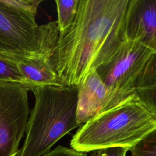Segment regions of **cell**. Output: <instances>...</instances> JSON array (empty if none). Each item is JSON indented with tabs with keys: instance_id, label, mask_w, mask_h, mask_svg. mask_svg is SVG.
Listing matches in <instances>:
<instances>
[{
	"instance_id": "1",
	"label": "cell",
	"mask_w": 156,
	"mask_h": 156,
	"mask_svg": "<svg viewBox=\"0 0 156 156\" xmlns=\"http://www.w3.org/2000/svg\"><path fill=\"white\" fill-rule=\"evenodd\" d=\"M129 0H80L73 24L59 34L49 63L66 86H78L126 40Z\"/></svg>"
},
{
	"instance_id": "2",
	"label": "cell",
	"mask_w": 156,
	"mask_h": 156,
	"mask_svg": "<svg viewBox=\"0 0 156 156\" xmlns=\"http://www.w3.org/2000/svg\"><path fill=\"white\" fill-rule=\"evenodd\" d=\"M31 91L35 102L18 156H41L79 126L77 122V86H36Z\"/></svg>"
},
{
	"instance_id": "3",
	"label": "cell",
	"mask_w": 156,
	"mask_h": 156,
	"mask_svg": "<svg viewBox=\"0 0 156 156\" xmlns=\"http://www.w3.org/2000/svg\"><path fill=\"white\" fill-rule=\"evenodd\" d=\"M156 129V118L135 95L82 124L71 148L83 152L110 147H132Z\"/></svg>"
},
{
	"instance_id": "4",
	"label": "cell",
	"mask_w": 156,
	"mask_h": 156,
	"mask_svg": "<svg viewBox=\"0 0 156 156\" xmlns=\"http://www.w3.org/2000/svg\"><path fill=\"white\" fill-rule=\"evenodd\" d=\"M35 16L0 0L1 32L30 58L50 57L59 37L57 22L39 26Z\"/></svg>"
},
{
	"instance_id": "5",
	"label": "cell",
	"mask_w": 156,
	"mask_h": 156,
	"mask_svg": "<svg viewBox=\"0 0 156 156\" xmlns=\"http://www.w3.org/2000/svg\"><path fill=\"white\" fill-rule=\"evenodd\" d=\"M153 52L126 38L116 51L95 69L106 87L122 100L133 96V83Z\"/></svg>"
},
{
	"instance_id": "6",
	"label": "cell",
	"mask_w": 156,
	"mask_h": 156,
	"mask_svg": "<svg viewBox=\"0 0 156 156\" xmlns=\"http://www.w3.org/2000/svg\"><path fill=\"white\" fill-rule=\"evenodd\" d=\"M28 90L21 85L0 83V156H18L29 116Z\"/></svg>"
},
{
	"instance_id": "7",
	"label": "cell",
	"mask_w": 156,
	"mask_h": 156,
	"mask_svg": "<svg viewBox=\"0 0 156 156\" xmlns=\"http://www.w3.org/2000/svg\"><path fill=\"white\" fill-rule=\"evenodd\" d=\"M77 88V122L79 126L124 101L106 87L95 69L90 71Z\"/></svg>"
},
{
	"instance_id": "8",
	"label": "cell",
	"mask_w": 156,
	"mask_h": 156,
	"mask_svg": "<svg viewBox=\"0 0 156 156\" xmlns=\"http://www.w3.org/2000/svg\"><path fill=\"white\" fill-rule=\"evenodd\" d=\"M127 40L156 52V0H129L124 19Z\"/></svg>"
},
{
	"instance_id": "9",
	"label": "cell",
	"mask_w": 156,
	"mask_h": 156,
	"mask_svg": "<svg viewBox=\"0 0 156 156\" xmlns=\"http://www.w3.org/2000/svg\"><path fill=\"white\" fill-rule=\"evenodd\" d=\"M141 104L156 118V52H152L138 74L132 88Z\"/></svg>"
},
{
	"instance_id": "10",
	"label": "cell",
	"mask_w": 156,
	"mask_h": 156,
	"mask_svg": "<svg viewBox=\"0 0 156 156\" xmlns=\"http://www.w3.org/2000/svg\"><path fill=\"white\" fill-rule=\"evenodd\" d=\"M49 58L20 61L17 62V66L22 76L34 87L66 86L54 71Z\"/></svg>"
},
{
	"instance_id": "11",
	"label": "cell",
	"mask_w": 156,
	"mask_h": 156,
	"mask_svg": "<svg viewBox=\"0 0 156 156\" xmlns=\"http://www.w3.org/2000/svg\"><path fill=\"white\" fill-rule=\"evenodd\" d=\"M80 0H56L58 19L57 22L59 34L65 32L76 18Z\"/></svg>"
},
{
	"instance_id": "12",
	"label": "cell",
	"mask_w": 156,
	"mask_h": 156,
	"mask_svg": "<svg viewBox=\"0 0 156 156\" xmlns=\"http://www.w3.org/2000/svg\"><path fill=\"white\" fill-rule=\"evenodd\" d=\"M12 83L21 85L29 91L34 87L22 76L17 62L0 57V83Z\"/></svg>"
},
{
	"instance_id": "13",
	"label": "cell",
	"mask_w": 156,
	"mask_h": 156,
	"mask_svg": "<svg viewBox=\"0 0 156 156\" xmlns=\"http://www.w3.org/2000/svg\"><path fill=\"white\" fill-rule=\"evenodd\" d=\"M130 156H156V129L129 149Z\"/></svg>"
},
{
	"instance_id": "14",
	"label": "cell",
	"mask_w": 156,
	"mask_h": 156,
	"mask_svg": "<svg viewBox=\"0 0 156 156\" xmlns=\"http://www.w3.org/2000/svg\"><path fill=\"white\" fill-rule=\"evenodd\" d=\"M0 57L18 62L20 61L31 60L23 53L17 50L0 31Z\"/></svg>"
},
{
	"instance_id": "15",
	"label": "cell",
	"mask_w": 156,
	"mask_h": 156,
	"mask_svg": "<svg viewBox=\"0 0 156 156\" xmlns=\"http://www.w3.org/2000/svg\"><path fill=\"white\" fill-rule=\"evenodd\" d=\"M2 1L12 7L17 8L23 11L36 15L37 7L42 0H2Z\"/></svg>"
},
{
	"instance_id": "16",
	"label": "cell",
	"mask_w": 156,
	"mask_h": 156,
	"mask_svg": "<svg viewBox=\"0 0 156 156\" xmlns=\"http://www.w3.org/2000/svg\"><path fill=\"white\" fill-rule=\"evenodd\" d=\"M41 156H88L86 152L76 151L71 147L58 146Z\"/></svg>"
},
{
	"instance_id": "17",
	"label": "cell",
	"mask_w": 156,
	"mask_h": 156,
	"mask_svg": "<svg viewBox=\"0 0 156 156\" xmlns=\"http://www.w3.org/2000/svg\"><path fill=\"white\" fill-rule=\"evenodd\" d=\"M130 147H110L93 151L91 156H126Z\"/></svg>"
}]
</instances>
